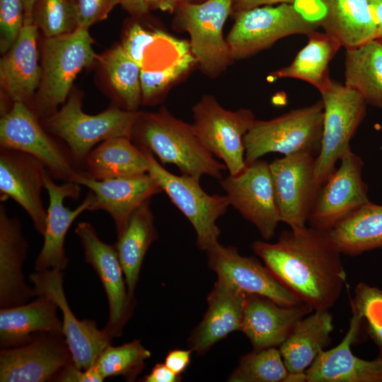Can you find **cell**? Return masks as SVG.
Returning a JSON list of instances; mask_svg holds the SVG:
<instances>
[{
	"mask_svg": "<svg viewBox=\"0 0 382 382\" xmlns=\"http://www.w3.org/2000/svg\"><path fill=\"white\" fill-rule=\"evenodd\" d=\"M252 250L270 272L313 311L329 310L347 274L341 253L328 231L311 226L284 230L275 243L256 241Z\"/></svg>",
	"mask_w": 382,
	"mask_h": 382,
	"instance_id": "obj_1",
	"label": "cell"
},
{
	"mask_svg": "<svg viewBox=\"0 0 382 382\" xmlns=\"http://www.w3.org/2000/svg\"><path fill=\"white\" fill-rule=\"evenodd\" d=\"M131 140L152 153L162 164L176 166L183 175L199 180L207 175L221 180L226 169L203 146L192 125L176 118L165 108L156 112H140Z\"/></svg>",
	"mask_w": 382,
	"mask_h": 382,
	"instance_id": "obj_2",
	"label": "cell"
},
{
	"mask_svg": "<svg viewBox=\"0 0 382 382\" xmlns=\"http://www.w3.org/2000/svg\"><path fill=\"white\" fill-rule=\"evenodd\" d=\"M140 112L111 107L97 115L82 110L81 97L71 94L59 110L43 119L42 126L68 148L76 166L81 170L90 151L108 139H131L133 126Z\"/></svg>",
	"mask_w": 382,
	"mask_h": 382,
	"instance_id": "obj_3",
	"label": "cell"
},
{
	"mask_svg": "<svg viewBox=\"0 0 382 382\" xmlns=\"http://www.w3.org/2000/svg\"><path fill=\"white\" fill-rule=\"evenodd\" d=\"M96 59L88 28L47 37L42 50L41 80L32 110L45 118L64 104L78 74Z\"/></svg>",
	"mask_w": 382,
	"mask_h": 382,
	"instance_id": "obj_4",
	"label": "cell"
},
{
	"mask_svg": "<svg viewBox=\"0 0 382 382\" xmlns=\"http://www.w3.org/2000/svg\"><path fill=\"white\" fill-rule=\"evenodd\" d=\"M324 107L322 100L270 120H255L244 136L246 166L268 153L316 155L320 149Z\"/></svg>",
	"mask_w": 382,
	"mask_h": 382,
	"instance_id": "obj_5",
	"label": "cell"
},
{
	"mask_svg": "<svg viewBox=\"0 0 382 382\" xmlns=\"http://www.w3.org/2000/svg\"><path fill=\"white\" fill-rule=\"evenodd\" d=\"M226 42L233 60L243 59L268 48L276 41L294 34L308 35L319 27L294 4L265 5L237 13Z\"/></svg>",
	"mask_w": 382,
	"mask_h": 382,
	"instance_id": "obj_6",
	"label": "cell"
},
{
	"mask_svg": "<svg viewBox=\"0 0 382 382\" xmlns=\"http://www.w3.org/2000/svg\"><path fill=\"white\" fill-rule=\"evenodd\" d=\"M319 92L324 117L315 178L322 185L335 170L337 161L351 151L350 141L365 117L367 104L355 90L333 79Z\"/></svg>",
	"mask_w": 382,
	"mask_h": 382,
	"instance_id": "obj_7",
	"label": "cell"
},
{
	"mask_svg": "<svg viewBox=\"0 0 382 382\" xmlns=\"http://www.w3.org/2000/svg\"><path fill=\"white\" fill-rule=\"evenodd\" d=\"M144 151L149 163L148 173L191 223L196 233L197 246L206 251L219 242L221 231L216 221L230 205L227 196L207 193L201 187L199 179L169 172L152 153Z\"/></svg>",
	"mask_w": 382,
	"mask_h": 382,
	"instance_id": "obj_8",
	"label": "cell"
},
{
	"mask_svg": "<svg viewBox=\"0 0 382 382\" xmlns=\"http://www.w3.org/2000/svg\"><path fill=\"white\" fill-rule=\"evenodd\" d=\"M28 105L16 102L0 120V148L28 154L45 166L54 179L76 183L81 172L65 144L50 135Z\"/></svg>",
	"mask_w": 382,
	"mask_h": 382,
	"instance_id": "obj_9",
	"label": "cell"
},
{
	"mask_svg": "<svg viewBox=\"0 0 382 382\" xmlns=\"http://www.w3.org/2000/svg\"><path fill=\"white\" fill-rule=\"evenodd\" d=\"M192 110V125L203 146L223 161L229 175L243 172L247 166L244 136L256 120L253 112L226 110L210 95L203 96Z\"/></svg>",
	"mask_w": 382,
	"mask_h": 382,
	"instance_id": "obj_10",
	"label": "cell"
},
{
	"mask_svg": "<svg viewBox=\"0 0 382 382\" xmlns=\"http://www.w3.org/2000/svg\"><path fill=\"white\" fill-rule=\"evenodd\" d=\"M233 0L180 1L178 21L190 36V51L207 76H218L234 61L223 36L224 23L232 13Z\"/></svg>",
	"mask_w": 382,
	"mask_h": 382,
	"instance_id": "obj_11",
	"label": "cell"
},
{
	"mask_svg": "<svg viewBox=\"0 0 382 382\" xmlns=\"http://www.w3.org/2000/svg\"><path fill=\"white\" fill-rule=\"evenodd\" d=\"M315 156L299 152L270 163L280 220L291 229L306 226L321 187L315 178Z\"/></svg>",
	"mask_w": 382,
	"mask_h": 382,
	"instance_id": "obj_12",
	"label": "cell"
},
{
	"mask_svg": "<svg viewBox=\"0 0 382 382\" xmlns=\"http://www.w3.org/2000/svg\"><path fill=\"white\" fill-rule=\"evenodd\" d=\"M229 204L253 224L261 236L270 240L281 221L270 163L257 160L236 175L221 179Z\"/></svg>",
	"mask_w": 382,
	"mask_h": 382,
	"instance_id": "obj_13",
	"label": "cell"
},
{
	"mask_svg": "<svg viewBox=\"0 0 382 382\" xmlns=\"http://www.w3.org/2000/svg\"><path fill=\"white\" fill-rule=\"evenodd\" d=\"M363 167L361 158L352 151L342 158L320 188L308 221L311 227L328 232L370 201Z\"/></svg>",
	"mask_w": 382,
	"mask_h": 382,
	"instance_id": "obj_14",
	"label": "cell"
},
{
	"mask_svg": "<svg viewBox=\"0 0 382 382\" xmlns=\"http://www.w3.org/2000/svg\"><path fill=\"white\" fill-rule=\"evenodd\" d=\"M30 281L34 285L36 296L44 295L52 300L62 314L63 334L76 367L88 370L113 338L103 328H97L95 321L79 320L69 308L63 289L62 271L57 269L37 271Z\"/></svg>",
	"mask_w": 382,
	"mask_h": 382,
	"instance_id": "obj_15",
	"label": "cell"
},
{
	"mask_svg": "<svg viewBox=\"0 0 382 382\" xmlns=\"http://www.w3.org/2000/svg\"><path fill=\"white\" fill-rule=\"evenodd\" d=\"M206 253L208 266L217 279L235 289L267 297L284 306L303 303L257 258L241 255L236 247L217 242Z\"/></svg>",
	"mask_w": 382,
	"mask_h": 382,
	"instance_id": "obj_16",
	"label": "cell"
},
{
	"mask_svg": "<svg viewBox=\"0 0 382 382\" xmlns=\"http://www.w3.org/2000/svg\"><path fill=\"white\" fill-rule=\"evenodd\" d=\"M75 233L83 248L86 262L97 273L107 295L109 319L104 328L112 337L120 336L132 313L135 301L129 296L115 247L102 241L88 222H79Z\"/></svg>",
	"mask_w": 382,
	"mask_h": 382,
	"instance_id": "obj_17",
	"label": "cell"
},
{
	"mask_svg": "<svg viewBox=\"0 0 382 382\" xmlns=\"http://www.w3.org/2000/svg\"><path fill=\"white\" fill-rule=\"evenodd\" d=\"M71 361L63 335L37 332L24 345L1 350L0 381H53L59 371Z\"/></svg>",
	"mask_w": 382,
	"mask_h": 382,
	"instance_id": "obj_18",
	"label": "cell"
},
{
	"mask_svg": "<svg viewBox=\"0 0 382 382\" xmlns=\"http://www.w3.org/2000/svg\"><path fill=\"white\" fill-rule=\"evenodd\" d=\"M44 188L49 196V206L42 236L44 242L35 260V268L37 271L52 269L63 271L68 264L64 250L67 231L81 213L89 211L94 200V195L90 190L79 206L74 209H69L64 205V201L67 197L78 199L81 191L80 185L73 182L58 185L47 170L44 176Z\"/></svg>",
	"mask_w": 382,
	"mask_h": 382,
	"instance_id": "obj_19",
	"label": "cell"
},
{
	"mask_svg": "<svg viewBox=\"0 0 382 382\" xmlns=\"http://www.w3.org/2000/svg\"><path fill=\"white\" fill-rule=\"evenodd\" d=\"M46 170L42 162L28 154L0 148L1 200L11 198L18 204L42 236L47 219L41 195Z\"/></svg>",
	"mask_w": 382,
	"mask_h": 382,
	"instance_id": "obj_20",
	"label": "cell"
},
{
	"mask_svg": "<svg viewBox=\"0 0 382 382\" xmlns=\"http://www.w3.org/2000/svg\"><path fill=\"white\" fill-rule=\"evenodd\" d=\"M76 183L93 192L94 200L89 211L108 212L115 222L117 237L124 231L130 216L141 204L163 192L149 173L98 180L81 172Z\"/></svg>",
	"mask_w": 382,
	"mask_h": 382,
	"instance_id": "obj_21",
	"label": "cell"
},
{
	"mask_svg": "<svg viewBox=\"0 0 382 382\" xmlns=\"http://www.w3.org/2000/svg\"><path fill=\"white\" fill-rule=\"evenodd\" d=\"M361 322L352 312L345 337L336 347L318 354L305 371L306 382H382V357L365 360L352 352Z\"/></svg>",
	"mask_w": 382,
	"mask_h": 382,
	"instance_id": "obj_22",
	"label": "cell"
},
{
	"mask_svg": "<svg viewBox=\"0 0 382 382\" xmlns=\"http://www.w3.org/2000/svg\"><path fill=\"white\" fill-rule=\"evenodd\" d=\"M313 309L305 303L284 306L257 294H247L242 331L254 349L279 347L297 323Z\"/></svg>",
	"mask_w": 382,
	"mask_h": 382,
	"instance_id": "obj_23",
	"label": "cell"
},
{
	"mask_svg": "<svg viewBox=\"0 0 382 382\" xmlns=\"http://www.w3.org/2000/svg\"><path fill=\"white\" fill-rule=\"evenodd\" d=\"M207 301V310L188 340L190 348L199 355L231 332L241 331L247 294L217 279Z\"/></svg>",
	"mask_w": 382,
	"mask_h": 382,
	"instance_id": "obj_24",
	"label": "cell"
},
{
	"mask_svg": "<svg viewBox=\"0 0 382 382\" xmlns=\"http://www.w3.org/2000/svg\"><path fill=\"white\" fill-rule=\"evenodd\" d=\"M28 243L21 224L9 216L3 203L0 204V306L1 308L26 303L36 296L34 288L28 286L22 272L26 258Z\"/></svg>",
	"mask_w": 382,
	"mask_h": 382,
	"instance_id": "obj_25",
	"label": "cell"
},
{
	"mask_svg": "<svg viewBox=\"0 0 382 382\" xmlns=\"http://www.w3.org/2000/svg\"><path fill=\"white\" fill-rule=\"evenodd\" d=\"M37 34L35 23H24L16 42L1 59V86L13 103L28 105L40 86L42 71L38 64Z\"/></svg>",
	"mask_w": 382,
	"mask_h": 382,
	"instance_id": "obj_26",
	"label": "cell"
},
{
	"mask_svg": "<svg viewBox=\"0 0 382 382\" xmlns=\"http://www.w3.org/2000/svg\"><path fill=\"white\" fill-rule=\"evenodd\" d=\"M334 329L328 310L314 311L302 318L279 347L290 374L289 382H306V370L330 343Z\"/></svg>",
	"mask_w": 382,
	"mask_h": 382,
	"instance_id": "obj_27",
	"label": "cell"
},
{
	"mask_svg": "<svg viewBox=\"0 0 382 382\" xmlns=\"http://www.w3.org/2000/svg\"><path fill=\"white\" fill-rule=\"evenodd\" d=\"M57 305L44 295L28 303L1 308L0 345L3 348L24 345L37 332L63 335L62 320L57 316Z\"/></svg>",
	"mask_w": 382,
	"mask_h": 382,
	"instance_id": "obj_28",
	"label": "cell"
},
{
	"mask_svg": "<svg viewBox=\"0 0 382 382\" xmlns=\"http://www.w3.org/2000/svg\"><path fill=\"white\" fill-rule=\"evenodd\" d=\"M324 13L318 18L325 33L345 49L376 39L377 25L369 0H320Z\"/></svg>",
	"mask_w": 382,
	"mask_h": 382,
	"instance_id": "obj_29",
	"label": "cell"
},
{
	"mask_svg": "<svg viewBox=\"0 0 382 382\" xmlns=\"http://www.w3.org/2000/svg\"><path fill=\"white\" fill-rule=\"evenodd\" d=\"M149 160L144 150L129 137L108 139L96 146L88 154L81 173L95 180L148 173Z\"/></svg>",
	"mask_w": 382,
	"mask_h": 382,
	"instance_id": "obj_30",
	"label": "cell"
},
{
	"mask_svg": "<svg viewBox=\"0 0 382 382\" xmlns=\"http://www.w3.org/2000/svg\"><path fill=\"white\" fill-rule=\"evenodd\" d=\"M114 244L123 270L129 296L134 300V291L145 255L158 238L151 209V199L132 214L127 224Z\"/></svg>",
	"mask_w": 382,
	"mask_h": 382,
	"instance_id": "obj_31",
	"label": "cell"
},
{
	"mask_svg": "<svg viewBox=\"0 0 382 382\" xmlns=\"http://www.w3.org/2000/svg\"><path fill=\"white\" fill-rule=\"evenodd\" d=\"M307 36V44L292 62L270 73L269 81L281 78L300 79L313 85L319 91L330 83L332 79L329 76V64L342 46L325 33L316 30Z\"/></svg>",
	"mask_w": 382,
	"mask_h": 382,
	"instance_id": "obj_32",
	"label": "cell"
},
{
	"mask_svg": "<svg viewBox=\"0 0 382 382\" xmlns=\"http://www.w3.org/2000/svg\"><path fill=\"white\" fill-rule=\"evenodd\" d=\"M328 233L342 254L354 256L381 248L382 205L368 202Z\"/></svg>",
	"mask_w": 382,
	"mask_h": 382,
	"instance_id": "obj_33",
	"label": "cell"
},
{
	"mask_svg": "<svg viewBox=\"0 0 382 382\" xmlns=\"http://www.w3.org/2000/svg\"><path fill=\"white\" fill-rule=\"evenodd\" d=\"M345 83L367 105L382 109V42L376 40L346 49Z\"/></svg>",
	"mask_w": 382,
	"mask_h": 382,
	"instance_id": "obj_34",
	"label": "cell"
},
{
	"mask_svg": "<svg viewBox=\"0 0 382 382\" xmlns=\"http://www.w3.org/2000/svg\"><path fill=\"white\" fill-rule=\"evenodd\" d=\"M111 86L125 110L137 111L142 101L141 67L118 45L101 58Z\"/></svg>",
	"mask_w": 382,
	"mask_h": 382,
	"instance_id": "obj_35",
	"label": "cell"
},
{
	"mask_svg": "<svg viewBox=\"0 0 382 382\" xmlns=\"http://www.w3.org/2000/svg\"><path fill=\"white\" fill-rule=\"evenodd\" d=\"M289 373L279 349L268 347L243 356L229 375L230 382H289Z\"/></svg>",
	"mask_w": 382,
	"mask_h": 382,
	"instance_id": "obj_36",
	"label": "cell"
},
{
	"mask_svg": "<svg viewBox=\"0 0 382 382\" xmlns=\"http://www.w3.org/2000/svg\"><path fill=\"white\" fill-rule=\"evenodd\" d=\"M151 355L139 340L120 346L110 345L100 354L93 367L104 379L122 376L128 381H134Z\"/></svg>",
	"mask_w": 382,
	"mask_h": 382,
	"instance_id": "obj_37",
	"label": "cell"
},
{
	"mask_svg": "<svg viewBox=\"0 0 382 382\" xmlns=\"http://www.w3.org/2000/svg\"><path fill=\"white\" fill-rule=\"evenodd\" d=\"M33 21L46 37L68 34L78 27L70 0H37Z\"/></svg>",
	"mask_w": 382,
	"mask_h": 382,
	"instance_id": "obj_38",
	"label": "cell"
},
{
	"mask_svg": "<svg viewBox=\"0 0 382 382\" xmlns=\"http://www.w3.org/2000/svg\"><path fill=\"white\" fill-rule=\"evenodd\" d=\"M350 308L366 323L368 333L380 350L378 356L382 357V290L359 283L350 299Z\"/></svg>",
	"mask_w": 382,
	"mask_h": 382,
	"instance_id": "obj_39",
	"label": "cell"
},
{
	"mask_svg": "<svg viewBox=\"0 0 382 382\" xmlns=\"http://www.w3.org/2000/svg\"><path fill=\"white\" fill-rule=\"evenodd\" d=\"M195 64L196 59L190 51L163 69L158 70L141 69L142 102L144 104L154 102Z\"/></svg>",
	"mask_w": 382,
	"mask_h": 382,
	"instance_id": "obj_40",
	"label": "cell"
},
{
	"mask_svg": "<svg viewBox=\"0 0 382 382\" xmlns=\"http://www.w3.org/2000/svg\"><path fill=\"white\" fill-rule=\"evenodd\" d=\"M24 24L22 0H0V50L7 52L16 42Z\"/></svg>",
	"mask_w": 382,
	"mask_h": 382,
	"instance_id": "obj_41",
	"label": "cell"
},
{
	"mask_svg": "<svg viewBox=\"0 0 382 382\" xmlns=\"http://www.w3.org/2000/svg\"><path fill=\"white\" fill-rule=\"evenodd\" d=\"M77 26L88 28L107 18L120 0H70Z\"/></svg>",
	"mask_w": 382,
	"mask_h": 382,
	"instance_id": "obj_42",
	"label": "cell"
},
{
	"mask_svg": "<svg viewBox=\"0 0 382 382\" xmlns=\"http://www.w3.org/2000/svg\"><path fill=\"white\" fill-rule=\"evenodd\" d=\"M159 31H150L139 23L133 24L123 40L122 47L140 67L148 47L156 39Z\"/></svg>",
	"mask_w": 382,
	"mask_h": 382,
	"instance_id": "obj_43",
	"label": "cell"
},
{
	"mask_svg": "<svg viewBox=\"0 0 382 382\" xmlns=\"http://www.w3.org/2000/svg\"><path fill=\"white\" fill-rule=\"evenodd\" d=\"M104 378L93 366L83 370L76 366L73 361L63 367L53 381L58 382H102Z\"/></svg>",
	"mask_w": 382,
	"mask_h": 382,
	"instance_id": "obj_44",
	"label": "cell"
},
{
	"mask_svg": "<svg viewBox=\"0 0 382 382\" xmlns=\"http://www.w3.org/2000/svg\"><path fill=\"white\" fill-rule=\"evenodd\" d=\"M192 352L191 349L170 350L166 357L164 364L173 373L181 376L190 363Z\"/></svg>",
	"mask_w": 382,
	"mask_h": 382,
	"instance_id": "obj_45",
	"label": "cell"
},
{
	"mask_svg": "<svg viewBox=\"0 0 382 382\" xmlns=\"http://www.w3.org/2000/svg\"><path fill=\"white\" fill-rule=\"evenodd\" d=\"M181 379V376L173 373L165 364L157 363L150 373L144 376L141 381L144 382H179Z\"/></svg>",
	"mask_w": 382,
	"mask_h": 382,
	"instance_id": "obj_46",
	"label": "cell"
},
{
	"mask_svg": "<svg viewBox=\"0 0 382 382\" xmlns=\"http://www.w3.org/2000/svg\"><path fill=\"white\" fill-rule=\"evenodd\" d=\"M296 0H233L232 14L237 13L255 7L273 4H294Z\"/></svg>",
	"mask_w": 382,
	"mask_h": 382,
	"instance_id": "obj_47",
	"label": "cell"
},
{
	"mask_svg": "<svg viewBox=\"0 0 382 382\" xmlns=\"http://www.w3.org/2000/svg\"><path fill=\"white\" fill-rule=\"evenodd\" d=\"M122 7L135 16L145 15L149 10L144 0H120Z\"/></svg>",
	"mask_w": 382,
	"mask_h": 382,
	"instance_id": "obj_48",
	"label": "cell"
},
{
	"mask_svg": "<svg viewBox=\"0 0 382 382\" xmlns=\"http://www.w3.org/2000/svg\"><path fill=\"white\" fill-rule=\"evenodd\" d=\"M149 9H156L173 13L181 0H144Z\"/></svg>",
	"mask_w": 382,
	"mask_h": 382,
	"instance_id": "obj_49",
	"label": "cell"
},
{
	"mask_svg": "<svg viewBox=\"0 0 382 382\" xmlns=\"http://www.w3.org/2000/svg\"><path fill=\"white\" fill-rule=\"evenodd\" d=\"M369 1L377 25L375 40L382 42V0H369Z\"/></svg>",
	"mask_w": 382,
	"mask_h": 382,
	"instance_id": "obj_50",
	"label": "cell"
},
{
	"mask_svg": "<svg viewBox=\"0 0 382 382\" xmlns=\"http://www.w3.org/2000/svg\"><path fill=\"white\" fill-rule=\"evenodd\" d=\"M24 9V23H34L33 13L35 4L37 0H22Z\"/></svg>",
	"mask_w": 382,
	"mask_h": 382,
	"instance_id": "obj_51",
	"label": "cell"
},
{
	"mask_svg": "<svg viewBox=\"0 0 382 382\" xmlns=\"http://www.w3.org/2000/svg\"><path fill=\"white\" fill-rule=\"evenodd\" d=\"M207 0H181V1L183 2H185V3H190V4H198V3H202L203 1H205Z\"/></svg>",
	"mask_w": 382,
	"mask_h": 382,
	"instance_id": "obj_52",
	"label": "cell"
}]
</instances>
